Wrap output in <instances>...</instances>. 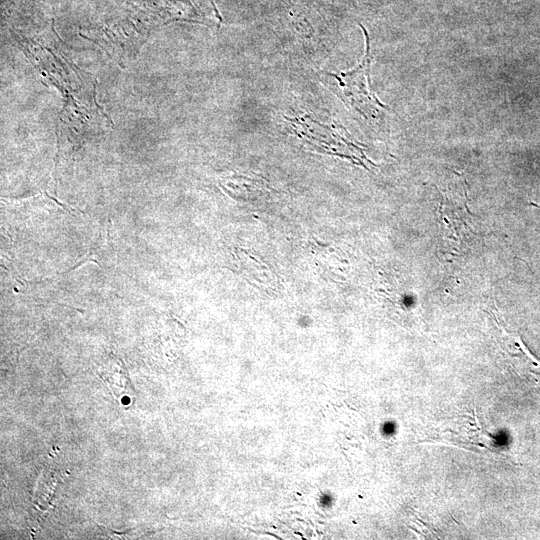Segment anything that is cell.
I'll use <instances>...</instances> for the list:
<instances>
[{
    "mask_svg": "<svg viewBox=\"0 0 540 540\" xmlns=\"http://www.w3.org/2000/svg\"><path fill=\"white\" fill-rule=\"evenodd\" d=\"M366 41V50L361 62L352 70L340 73L325 72L324 82L343 102L354 108L364 117L375 118L382 110L387 109L376 97L371 88L370 65L371 52L366 29L360 25Z\"/></svg>",
    "mask_w": 540,
    "mask_h": 540,
    "instance_id": "1",
    "label": "cell"
}]
</instances>
